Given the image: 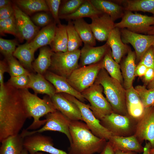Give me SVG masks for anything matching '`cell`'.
<instances>
[{"instance_id": "cell-1", "label": "cell", "mask_w": 154, "mask_h": 154, "mask_svg": "<svg viewBox=\"0 0 154 154\" xmlns=\"http://www.w3.org/2000/svg\"><path fill=\"white\" fill-rule=\"evenodd\" d=\"M30 117L19 90L7 83L0 86V142L19 134Z\"/></svg>"}, {"instance_id": "cell-2", "label": "cell", "mask_w": 154, "mask_h": 154, "mask_svg": "<svg viewBox=\"0 0 154 154\" xmlns=\"http://www.w3.org/2000/svg\"><path fill=\"white\" fill-rule=\"evenodd\" d=\"M69 131L72 141L69 154L100 153L107 142L95 135L85 123L80 121H71Z\"/></svg>"}, {"instance_id": "cell-3", "label": "cell", "mask_w": 154, "mask_h": 154, "mask_svg": "<svg viewBox=\"0 0 154 154\" xmlns=\"http://www.w3.org/2000/svg\"><path fill=\"white\" fill-rule=\"evenodd\" d=\"M95 82L103 87L106 99L114 113L124 115L128 114L126 103V90L121 83L109 76L102 68Z\"/></svg>"}, {"instance_id": "cell-4", "label": "cell", "mask_w": 154, "mask_h": 154, "mask_svg": "<svg viewBox=\"0 0 154 154\" xmlns=\"http://www.w3.org/2000/svg\"><path fill=\"white\" fill-rule=\"evenodd\" d=\"M19 90L26 109L30 117L33 119L32 123L26 129H36L46 123V119H40L41 117L57 110L54 107L50 98L41 99L35 94L31 93L28 89Z\"/></svg>"}, {"instance_id": "cell-5", "label": "cell", "mask_w": 154, "mask_h": 154, "mask_svg": "<svg viewBox=\"0 0 154 154\" xmlns=\"http://www.w3.org/2000/svg\"><path fill=\"white\" fill-rule=\"evenodd\" d=\"M137 119L129 115H124L113 112L100 121L101 125L112 135L127 137L134 135Z\"/></svg>"}, {"instance_id": "cell-6", "label": "cell", "mask_w": 154, "mask_h": 154, "mask_svg": "<svg viewBox=\"0 0 154 154\" xmlns=\"http://www.w3.org/2000/svg\"><path fill=\"white\" fill-rule=\"evenodd\" d=\"M80 54L79 49L65 52H53L50 71L68 78L74 70L80 67L78 60Z\"/></svg>"}, {"instance_id": "cell-7", "label": "cell", "mask_w": 154, "mask_h": 154, "mask_svg": "<svg viewBox=\"0 0 154 154\" xmlns=\"http://www.w3.org/2000/svg\"><path fill=\"white\" fill-rule=\"evenodd\" d=\"M103 90L100 84L95 82L81 93L89 102V108L93 114L100 120L114 112L110 104L103 95Z\"/></svg>"}, {"instance_id": "cell-8", "label": "cell", "mask_w": 154, "mask_h": 154, "mask_svg": "<svg viewBox=\"0 0 154 154\" xmlns=\"http://www.w3.org/2000/svg\"><path fill=\"white\" fill-rule=\"evenodd\" d=\"M102 68V61L95 64L80 67L72 72L67 81L74 88L81 93L95 83Z\"/></svg>"}, {"instance_id": "cell-9", "label": "cell", "mask_w": 154, "mask_h": 154, "mask_svg": "<svg viewBox=\"0 0 154 154\" xmlns=\"http://www.w3.org/2000/svg\"><path fill=\"white\" fill-rule=\"evenodd\" d=\"M121 21L115 24V27L126 29L137 33H147L154 25V16H149L131 11H125Z\"/></svg>"}, {"instance_id": "cell-10", "label": "cell", "mask_w": 154, "mask_h": 154, "mask_svg": "<svg viewBox=\"0 0 154 154\" xmlns=\"http://www.w3.org/2000/svg\"><path fill=\"white\" fill-rule=\"evenodd\" d=\"M62 94L78 106L80 112L82 121L93 134L100 138L108 141L112 134L101 125L100 121L95 117L90 109L89 105L85 104L70 95L64 93Z\"/></svg>"}, {"instance_id": "cell-11", "label": "cell", "mask_w": 154, "mask_h": 154, "mask_svg": "<svg viewBox=\"0 0 154 154\" xmlns=\"http://www.w3.org/2000/svg\"><path fill=\"white\" fill-rule=\"evenodd\" d=\"M46 123L42 128L37 130L31 131L24 129L21 133V135L24 138L35 133H40L46 131H57L64 134L70 143L71 142L72 139L69 127L71 121L57 110L46 115Z\"/></svg>"}, {"instance_id": "cell-12", "label": "cell", "mask_w": 154, "mask_h": 154, "mask_svg": "<svg viewBox=\"0 0 154 154\" xmlns=\"http://www.w3.org/2000/svg\"><path fill=\"white\" fill-rule=\"evenodd\" d=\"M23 146L29 154H35L40 151L51 154H69L55 147L50 137L40 133H35L25 137Z\"/></svg>"}, {"instance_id": "cell-13", "label": "cell", "mask_w": 154, "mask_h": 154, "mask_svg": "<svg viewBox=\"0 0 154 154\" xmlns=\"http://www.w3.org/2000/svg\"><path fill=\"white\" fill-rule=\"evenodd\" d=\"M145 108L143 115L137 121L134 135L139 142L147 141L154 147V108Z\"/></svg>"}, {"instance_id": "cell-14", "label": "cell", "mask_w": 154, "mask_h": 154, "mask_svg": "<svg viewBox=\"0 0 154 154\" xmlns=\"http://www.w3.org/2000/svg\"><path fill=\"white\" fill-rule=\"evenodd\" d=\"M123 42L129 43L135 49L137 62L140 61L147 50L154 43V35H145L131 32L126 29L120 30Z\"/></svg>"}, {"instance_id": "cell-15", "label": "cell", "mask_w": 154, "mask_h": 154, "mask_svg": "<svg viewBox=\"0 0 154 154\" xmlns=\"http://www.w3.org/2000/svg\"><path fill=\"white\" fill-rule=\"evenodd\" d=\"M16 24L21 40H32L38 32L40 27L36 26L28 16L15 4L13 5Z\"/></svg>"}, {"instance_id": "cell-16", "label": "cell", "mask_w": 154, "mask_h": 154, "mask_svg": "<svg viewBox=\"0 0 154 154\" xmlns=\"http://www.w3.org/2000/svg\"><path fill=\"white\" fill-rule=\"evenodd\" d=\"M90 18L92 22L90 25L96 40L106 41L115 27L114 22L108 15L103 13Z\"/></svg>"}, {"instance_id": "cell-17", "label": "cell", "mask_w": 154, "mask_h": 154, "mask_svg": "<svg viewBox=\"0 0 154 154\" xmlns=\"http://www.w3.org/2000/svg\"><path fill=\"white\" fill-rule=\"evenodd\" d=\"M50 98L55 108L70 120L82 121L80 112L78 106L62 94L56 93Z\"/></svg>"}, {"instance_id": "cell-18", "label": "cell", "mask_w": 154, "mask_h": 154, "mask_svg": "<svg viewBox=\"0 0 154 154\" xmlns=\"http://www.w3.org/2000/svg\"><path fill=\"white\" fill-rule=\"evenodd\" d=\"M44 76L54 86L56 93L68 94L83 102L86 101L81 93L74 88L68 82L67 78L49 70H48Z\"/></svg>"}, {"instance_id": "cell-19", "label": "cell", "mask_w": 154, "mask_h": 154, "mask_svg": "<svg viewBox=\"0 0 154 154\" xmlns=\"http://www.w3.org/2000/svg\"><path fill=\"white\" fill-rule=\"evenodd\" d=\"M110 48L106 43L97 47L84 44L80 50V67L100 62Z\"/></svg>"}, {"instance_id": "cell-20", "label": "cell", "mask_w": 154, "mask_h": 154, "mask_svg": "<svg viewBox=\"0 0 154 154\" xmlns=\"http://www.w3.org/2000/svg\"><path fill=\"white\" fill-rule=\"evenodd\" d=\"M108 141L114 151L143 152V147L136 137L133 135L127 137L112 135Z\"/></svg>"}, {"instance_id": "cell-21", "label": "cell", "mask_w": 154, "mask_h": 154, "mask_svg": "<svg viewBox=\"0 0 154 154\" xmlns=\"http://www.w3.org/2000/svg\"><path fill=\"white\" fill-rule=\"evenodd\" d=\"M106 43L112 50V58L118 64L130 48L126 44L123 42L120 29L117 27H115L112 31Z\"/></svg>"}, {"instance_id": "cell-22", "label": "cell", "mask_w": 154, "mask_h": 154, "mask_svg": "<svg viewBox=\"0 0 154 154\" xmlns=\"http://www.w3.org/2000/svg\"><path fill=\"white\" fill-rule=\"evenodd\" d=\"M136 56L135 52L130 48L127 55L121 63L120 68L125 90L132 86L135 76V72L136 67L135 64Z\"/></svg>"}, {"instance_id": "cell-23", "label": "cell", "mask_w": 154, "mask_h": 154, "mask_svg": "<svg viewBox=\"0 0 154 154\" xmlns=\"http://www.w3.org/2000/svg\"><path fill=\"white\" fill-rule=\"evenodd\" d=\"M125 93L128 114L132 117L138 119L143 115L145 108L139 94L133 86L126 90Z\"/></svg>"}, {"instance_id": "cell-24", "label": "cell", "mask_w": 154, "mask_h": 154, "mask_svg": "<svg viewBox=\"0 0 154 154\" xmlns=\"http://www.w3.org/2000/svg\"><path fill=\"white\" fill-rule=\"evenodd\" d=\"M29 76L30 82L28 88L33 90L35 94H46L50 98L56 94L54 86L43 75L30 73Z\"/></svg>"}, {"instance_id": "cell-25", "label": "cell", "mask_w": 154, "mask_h": 154, "mask_svg": "<svg viewBox=\"0 0 154 154\" xmlns=\"http://www.w3.org/2000/svg\"><path fill=\"white\" fill-rule=\"evenodd\" d=\"M56 24L55 22L50 23L44 27L29 42L30 45L35 51L39 48L50 45L55 36Z\"/></svg>"}, {"instance_id": "cell-26", "label": "cell", "mask_w": 154, "mask_h": 154, "mask_svg": "<svg viewBox=\"0 0 154 154\" xmlns=\"http://www.w3.org/2000/svg\"><path fill=\"white\" fill-rule=\"evenodd\" d=\"M90 1L96 8L102 13L108 15L114 22L122 18L124 15L125 11L123 7L118 4L105 0Z\"/></svg>"}, {"instance_id": "cell-27", "label": "cell", "mask_w": 154, "mask_h": 154, "mask_svg": "<svg viewBox=\"0 0 154 154\" xmlns=\"http://www.w3.org/2000/svg\"><path fill=\"white\" fill-rule=\"evenodd\" d=\"M53 53L51 49L46 46L40 48L38 57L32 63L33 70L44 75L51 66Z\"/></svg>"}, {"instance_id": "cell-28", "label": "cell", "mask_w": 154, "mask_h": 154, "mask_svg": "<svg viewBox=\"0 0 154 154\" xmlns=\"http://www.w3.org/2000/svg\"><path fill=\"white\" fill-rule=\"evenodd\" d=\"M35 51L28 42L18 46L13 53V56L18 59L26 69L28 70H33L32 63Z\"/></svg>"}, {"instance_id": "cell-29", "label": "cell", "mask_w": 154, "mask_h": 154, "mask_svg": "<svg viewBox=\"0 0 154 154\" xmlns=\"http://www.w3.org/2000/svg\"><path fill=\"white\" fill-rule=\"evenodd\" d=\"M24 139L20 134L7 138L1 143L0 154H21Z\"/></svg>"}, {"instance_id": "cell-30", "label": "cell", "mask_w": 154, "mask_h": 154, "mask_svg": "<svg viewBox=\"0 0 154 154\" xmlns=\"http://www.w3.org/2000/svg\"><path fill=\"white\" fill-rule=\"evenodd\" d=\"M68 38L66 25L61 23L56 26L53 40L51 44V49L54 52L68 51Z\"/></svg>"}, {"instance_id": "cell-31", "label": "cell", "mask_w": 154, "mask_h": 154, "mask_svg": "<svg viewBox=\"0 0 154 154\" xmlns=\"http://www.w3.org/2000/svg\"><path fill=\"white\" fill-rule=\"evenodd\" d=\"M73 23L76 31L84 44L95 46L96 43V39L90 24L83 18L76 19L73 21Z\"/></svg>"}, {"instance_id": "cell-32", "label": "cell", "mask_w": 154, "mask_h": 154, "mask_svg": "<svg viewBox=\"0 0 154 154\" xmlns=\"http://www.w3.org/2000/svg\"><path fill=\"white\" fill-rule=\"evenodd\" d=\"M102 13L98 10L90 0H85L78 9L74 13L65 16H60V19H65L68 21H73L84 17H91Z\"/></svg>"}, {"instance_id": "cell-33", "label": "cell", "mask_w": 154, "mask_h": 154, "mask_svg": "<svg viewBox=\"0 0 154 154\" xmlns=\"http://www.w3.org/2000/svg\"><path fill=\"white\" fill-rule=\"evenodd\" d=\"M122 3L125 11H141L154 16V0H126L117 1Z\"/></svg>"}, {"instance_id": "cell-34", "label": "cell", "mask_w": 154, "mask_h": 154, "mask_svg": "<svg viewBox=\"0 0 154 154\" xmlns=\"http://www.w3.org/2000/svg\"><path fill=\"white\" fill-rule=\"evenodd\" d=\"M103 68L106 70L113 78L121 84L123 82L120 66L113 58L110 48L108 50L102 60Z\"/></svg>"}, {"instance_id": "cell-35", "label": "cell", "mask_w": 154, "mask_h": 154, "mask_svg": "<svg viewBox=\"0 0 154 154\" xmlns=\"http://www.w3.org/2000/svg\"><path fill=\"white\" fill-rule=\"evenodd\" d=\"M14 1L15 4L28 14L49 11L45 0H17Z\"/></svg>"}, {"instance_id": "cell-36", "label": "cell", "mask_w": 154, "mask_h": 154, "mask_svg": "<svg viewBox=\"0 0 154 154\" xmlns=\"http://www.w3.org/2000/svg\"><path fill=\"white\" fill-rule=\"evenodd\" d=\"M66 29L68 38V51L72 52L79 49L82 42L74 27L73 21H68Z\"/></svg>"}, {"instance_id": "cell-37", "label": "cell", "mask_w": 154, "mask_h": 154, "mask_svg": "<svg viewBox=\"0 0 154 154\" xmlns=\"http://www.w3.org/2000/svg\"><path fill=\"white\" fill-rule=\"evenodd\" d=\"M6 58L8 66V72L11 77L23 75H29L30 72L13 56Z\"/></svg>"}, {"instance_id": "cell-38", "label": "cell", "mask_w": 154, "mask_h": 154, "mask_svg": "<svg viewBox=\"0 0 154 154\" xmlns=\"http://www.w3.org/2000/svg\"><path fill=\"white\" fill-rule=\"evenodd\" d=\"M135 89L145 108L154 106V88L147 89L144 86L138 85Z\"/></svg>"}, {"instance_id": "cell-39", "label": "cell", "mask_w": 154, "mask_h": 154, "mask_svg": "<svg viewBox=\"0 0 154 154\" xmlns=\"http://www.w3.org/2000/svg\"><path fill=\"white\" fill-rule=\"evenodd\" d=\"M0 32L1 35L9 33L21 39L18 30L14 14L7 19L0 20Z\"/></svg>"}, {"instance_id": "cell-40", "label": "cell", "mask_w": 154, "mask_h": 154, "mask_svg": "<svg viewBox=\"0 0 154 154\" xmlns=\"http://www.w3.org/2000/svg\"><path fill=\"white\" fill-rule=\"evenodd\" d=\"M85 0H70L66 1L60 9V16L71 14L76 11Z\"/></svg>"}, {"instance_id": "cell-41", "label": "cell", "mask_w": 154, "mask_h": 154, "mask_svg": "<svg viewBox=\"0 0 154 154\" xmlns=\"http://www.w3.org/2000/svg\"><path fill=\"white\" fill-rule=\"evenodd\" d=\"M17 42L15 40L0 38V51L5 58L13 56Z\"/></svg>"}, {"instance_id": "cell-42", "label": "cell", "mask_w": 154, "mask_h": 154, "mask_svg": "<svg viewBox=\"0 0 154 154\" xmlns=\"http://www.w3.org/2000/svg\"><path fill=\"white\" fill-rule=\"evenodd\" d=\"M29 75H23L11 77L7 83L19 90L28 89L30 82Z\"/></svg>"}, {"instance_id": "cell-43", "label": "cell", "mask_w": 154, "mask_h": 154, "mask_svg": "<svg viewBox=\"0 0 154 154\" xmlns=\"http://www.w3.org/2000/svg\"><path fill=\"white\" fill-rule=\"evenodd\" d=\"M46 3L56 23H60L59 12L61 3L60 0H46Z\"/></svg>"}, {"instance_id": "cell-44", "label": "cell", "mask_w": 154, "mask_h": 154, "mask_svg": "<svg viewBox=\"0 0 154 154\" xmlns=\"http://www.w3.org/2000/svg\"><path fill=\"white\" fill-rule=\"evenodd\" d=\"M32 20L36 26L39 27L46 26L50 23L51 18L49 15L46 13H38L32 17Z\"/></svg>"}, {"instance_id": "cell-45", "label": "cell", "mask_w": 154, "mask_h": 154, "mask_svg": "<svg viewBox=\"0 0 154 154\" xmlns=\"http://www.w3.org/2000/svg\"><path fill=\"white\" fill-rule=\"evenodd\" d=\"M139 63L144 65L147 68L154 69V51L152 46L145 53Z\"/></svg>"}, {"instance_id": "cell-46", "label": "cell", "mask_w": 154, "mask_h": 154, "mask_svg": "<svg viewBox=\"0 0 154 154\" xmlns=\"http://www.w3.org/2000/svg\"><path fill=\"white\" fill-rule=\"evenodd\" d=\"M14 10L11 4L0 8V20L9 18L14 15Z\"/></svg>"}, {"instance_id": "cell-47", "label": "cell", "mask_w": 154, "mask_h": 154, "mask_svg": "<svg viewBox=\"0 0 154 154\" xmlns=\"http://www.w3.org/2000/svg\"><path fill=\"white\" fill-rule=\"evenodd\" d=\"M8 72V66L7 62L4 60L0 62V86L4 84V75L5 72Z\"/></svg>"}, {"instance_id": "cell-48", "label": "cell", "mask_w": 154, "mask_h": 154, "mask_svg": "<svg viewBox=\"0 0 154 154\" xmlns=\"http://www.w3.org/2000/svg\"><path fill=\"white\" fill-rule=\"evenodd\" d=\"M147 68H148L144 65L139 63L135 69V76L139 77L144 76Z\"/></svg>"}, {"instance_id": "cell-49", "label": "cell", "mask_w": 154, "mask_h": 154, "mask_svg": "<svg viewBox=\"0 0 154 154\" xmlns=\"http://www.w3.org/2000/svg\"><path fill=\"white\" fill-rule=\"evenodd\" d=\"M145 80L147 82H151L154 78V69L148 68L144 76Z\"/></svg>"}, {"instance_id": "cell-50", "label": "cell", "mask_w": 154, "mask_h": 154, "mask_svg": "<svg viewBox=\"0 0 154 154\" xmlns=\"http://www.w3.org/2000/svg\"><path fill=\"white\" fill-rule=\"evenodd\" d=\"M100 154H115L113 149L108 141Z\"/></svg>"}, {"instance_id": "cell-51", "label": "cell", "mask_w": 154, "mask_h": 154, "mask_svg": "<svg viewBox=\"0 0 154 154\" xmlns=\"http://www.w3.org/2000/svg\"><path fill=\"white\" fill-rule=\"evenodd\" d=\"M151 146L149 142H146L143 147V151L142 154H151L150 150Z\"/></svg>"}, {"instance_id": "cell-52", "label": "cell", "mask_w": 154, "mask_h": 154, "mask_svg": "<svg viewBox=\"0 0 154 154\" xmlns=\"http://www.w3.org/2000/svg\"><path fill=\"white\" fill-rule=\"evenodd\" d=\"M114 151L115 154H138V153L133 151H124L119 150Z\"/></svg>"}, {"instance_id": "cell-53", "label": "cell", "mask_w": 154, "mask_h": 154, "mask_svg": "<svg viewBox=\"0 0 154 154\" xmlns=\"http://www.w3.org/2000/svg\"><path fill=\"white\" fill-rule=\"evenodd\" d=\"M11 2L8 0H0V8L11 4Z\"/></svg>"}, {"instance_id": "cell-54", "label": "cell", "mask_w": 154, "mask_h": 154, "mask_svg": "<svg viewBox=\"0 0 154 154\" xmlns=\"http://www.w3.org/2000/svg\"><path fill=\"white\" fill-rule=\"evenodd\" d=\"M148 88L149 89L154 88V78L149 82L148 86Z\"/></svg>"}, {"instance_id": "cell-55", "label": "cell", "mask_w": 154, "mask_h": 154, "mask_svg": "<svg viewBox=\"0 0 154 154\" xmlns=\"http://www.w3.org/2000/svg\"><path fill=\"white\" fill-rule=\"evenodd\" d=\"M148 35H154V26H153L152 29L147 33Z\"/></svg>"}, {"instance_id": "cell-56", "label": "cell", "mask_w": 154, "mask_h": 154, "mask_svg": "<svg viewBox=\"0 0 154 154\" xmlns=\"http://www.w3.org/2000/svg\"><path fill=\"white\" fill-rule=\"evenodd\" d=\"M21 154H29L28 151L25 149L24 148Z\"/></svg>"}, {"instance_id": "cell-57", "label": "cell", "mask_w": 154, "mask_h": 154, "mask_svg": "<svg viewBox=\"0 0 154 154\" xmlns=\"http://www.w3.org/2000/svg\"><path fill=\"white\" fill-rule=\"evenodd\" d=\"M150 152L151 154H154V147L151 148Z\"/></svg>"}, {"instance_id": "cell-58", "label": "cell", "mask_w": 154, "mask_h": 154, "mask_svg": "<svg viewBox=\"0 0 154 154\" xmlns=\"http://www.w3.org/2000/svg\"><path fill=\"white\" fill-rule=\"evenodd\" d=\"M35 154H44L42 153L41 152H38L36 153Z\"/></svg>"}, {"instance_id": "cell-59", "label": "cell", "mask_w": 154, "mask_h": 154, "mask_svg": "<svg viewBox=\"0 0 154 154\" xmlns=\"http://www.w3.org/2000/svg\"><path fill=\"white\" fill-rule=\"evenodd\" d=\"M152 46L153 47V50L154 51V43L152 45Z\"/></svg>"}]
</instances>
